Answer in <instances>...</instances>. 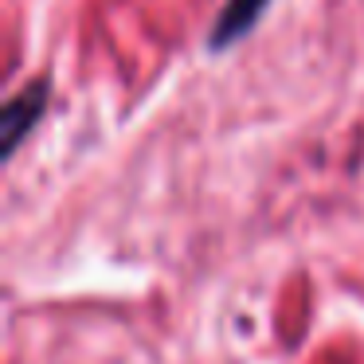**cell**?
<instances>
[{"instance_id":"6da1fadb","label":"cell","mask_w":364,"mask_h":364,"mask_svg":"<svg viewBox=\"0 0 364 364\" xmlns=\"http://www.w3.org/2000/svg\"><path fill=\"white\" fill-rule=\"evenodd\" d=\"M48 98H51L48 79H36L0 110V145H4V157H12L20 149V141L40 126L43 110H48Z\"/></svg>"},{"instance_id":"7a4b0ae2","label":"cell","mask_w":364,"mask_h":364,"mask_svg":"<svg viewBox=\"0 0 364 364\" xmlns=\"http://www.w3.org/2000/svg\"><path fill=\"white\" fill-rule=\"evenodd\" d=\"M267 4L270 0H228L220 9V16H215L212 32H208V51H228L235 40H243V36L259 24Z\"/></svg>"}]
</instances>
